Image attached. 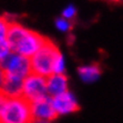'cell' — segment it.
I'll return each mask as SVG.
<instances>
[{"instance_id": "obj_6", "label": "cell", "mask_w": 123, "mask_h": 123, "mask_svg": "<svg viewBox=\"0 0 123 123\" xmlns=\"http://www.w3.org/2000/svg\"><path fill=\"white\" fill-rule=\"evenodd\" d=\"M31 109H32L34 120L53 122L59 116L54 109V105H53L50 97H45L41 100L31 103Z\"/></svg>"}, {"instance_id": "obj_4", "label": "cell", "mask_w": 123, "mask_h": 123, "mask_svg": "<svg viewBox=\"0 0 123 123\" xmlns=\"http://www.w3.org/2000/svg\"><path fill=\"white\" fill-rule=\"evenodd\" d=\"M60 50L57 45L49 38H47L42 48L30 59L31 61V71L34 74L48 78L53 74L54 63L60 55Z\"/></svg>"}, {"instance_id": "obj_5", "label": "cell", "mask_w": 123, "mask_h": 123, "mask_svg": "<svg viewBox=\"0 0 123 123\" xmlns=\"http://www.w3.org/2000/svg\"><path fill=\"white\" fill-rule=\"evenodd\" d=\"M22 96L30 103L49 97L47 90V78L31 73L23 82Z\"/></svg>"}, {"instance_id": "obj_9", "label": "cell", "mask_w": 123, "mask_h": 123, "mask_svg": "<svg viewBox=\"0 0 123 123\" xmlns=\"http://www.w3.org/2000/svg\"><path fill=\"white\" fill-rule=\"evenodd\" d=\"M78 74L82 81L93 82L100 77L102 69L98 65H87V66H81L78 68Z\"/></svg>"}, {"instance_id": "obj_11", "label": "cell", "mask_w": 123, "mask_h": 123, "mask_svg": "<svg viewBox=\"0 0 123 123\" xmlns=\"http://www.w3.org/2000/svg\"><path fill=\"white\" fill-rule=\"evenodd\" d=\"M55 26H56V29H57L59 31H61V32H67V31H69V30L72 29V23H71L68 19L61 17V18H57V19L55 20Z\"/></svg>"}, {"instance_id": "obj_7", "label": "cell", "mask_w": 123, "mask_h": 123, "mask_svg": "<svg viewBox=\"0 0 123 123\" xmlns=\"http://www.w3.org/2000/svg\"><path fill=\"white\" fill-rule=\"evenodd\" d=\"M51 102L57 115H68L72 112H77L80 109L75 97L69 91L51 98Z\"/></svg>"}, {"instance_id": "obj_3", "label": "cell", "mask_w": 123, "mask_h": 123, "mask_svg": "<svg viewBox=\"0 0 123 123\" xmlns=\"http://www.w3.org/2000/svg\"><path fill=\"white\" fill-rule=\"evenodd\" d=\"M31 103L23 96L0 98V123H34Z\"/></svg>"}, {"instance_id": "obj_8", "label": "cell", "mask_w": 123, "mask_h": 123, "mask_svg": "<svg viewBox=\"0 0 123 123\" xmlns=\"http://www.w3.org/2000/svg\"><path fill=\"white\" fill-rule=\"evenodd\" d=\"M47 90L50 98L57 97L68 91V79L65 74H51L47 78Z\"/></svg>"}, {"instance_id": "obj_2", "label": "cell", "mask_w": 123, "mask_h": 123, "mask_svg": "<svg viewBox=\"0 0 123 123\" xmlns=\"http://www.w3.org/2000/svg\"><path fill=\"white\" fill-rule=\"evenodd\" d=\"M6 40L12 53L31 59L45 43L47 37H43L16 22H11Z\"/></svg>"}, {"instance_id": "obj_12", "label": "cell", "mask_w": 123, "mask_h": 123, "mask_svg": "<svg viewBox=\"0 0 123 123\" xmlns=\"http://www.w3.org/2000/svg\"><path fill=\"white\" fill-rule=\"evenodd\" d=\"M75 14H77V10H75V7L73 6V5H69V6H67L63 11H62V17L63 18H66V19H73L74 17H75Z\"/></svg>"}, {"instance_id": "obj_1", "label": "cell", "mask_w": 123, "mask_h": 123, "mask_svg": "<svg viewBox=\"0 0 123 123\" xmlns=\"http://www.w3.org/2000/svg\"><path fill=\"white\" fill-rule=\"evenodd\" d=\"M31 73L30 59L12 53L1 61V96H22L23 82Z\"/></svg>"}, {"instance_id": "obj_13", "label": "cell", "mask_w": 123, "mask_h": 123, "mask_svg": "<svg viewBox=\"0 0 123 123\" xmlns=\"http://www.w3.org/2000/svg\"><path fill=\"white\" fill-rule=\"evenodd\" d=\"M34 123H51V122H47V121H38V120H35Z\"/></svg>"}, {"instance_id": "obj_10", "label": "cell", "mask_w": 123, "mask_h": 123, "mask_svg": "<svg viewBox=\"0 0 123 123\" xmlns=\"http://www.w3.org/2000/svg\"><path fill=\"white\" fill-rule=\"evenodd\" d=\"M66 69V62H65V57L62 54H60L54 63V68H53V74H63Z\"/></svg>"}]
</instances>
